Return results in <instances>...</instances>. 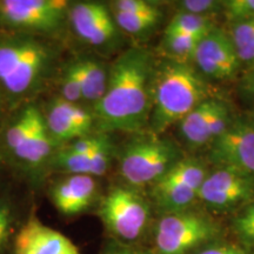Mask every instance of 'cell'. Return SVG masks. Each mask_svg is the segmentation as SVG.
Returning a JSON list of instances; mask_svg holds the SVG:
<instances>
[{"label": "cell", "instance_id": "484cf974", "mask_svg": "<svg viewBox=\"0 0 254 254\" xmlns=\"http://www.w3.org/2000/svg\"><path fill=\"white\" fill-rule=\"evenodd\" d=\"M58 97L62 99L77 105H81V101H84L80 81H79V78L74 68H73L71 62H68L66 65L64 64L62 69H60L58 75Z\"/></svg>", "mask_w": 254, "mask_h": 254}, {"label": "cell", "instance_id": "4fadbf2b", "mask_svg": "<svg viewBox=\"0 0 254 254\" xmlns=\"http://www.w3.org/2000/svg\"><path fill=\"white\" fill-rule=\"evenodd\" d=\"M41 111L51 139L58 148L95 132L91 111L81 105L68 103L58 95L41 107Z\"/></svg>", "mask_w": 254, "mask_h": 254}, {"label": "cell", "instance_id": "d6986e66", "mask_svg": "<svg viewBox=\"0 0 254 254\" xmlns=\"http://www.w3.org/2000/svg\"><path fill=\"white\" fill-rule=\"evenodd\" d=\"M26 219L13 196L0 190V254H12L15 236Z\"/></svg>", "mask_w": 254, "mask_h": 254}, {"label": "cell", "instance_id": "9a60e30c", "mask_svg": "<svg viewBox=\"0 0 254 254\" xmlns=\"http://www.w3.org/2000/svg\"><path fill=\"white\" fill-rule=\"evenodd\" d=\"M12 254H81L74 243L31 214L15 236Z\"/></svg>", "mask_w": 254, "mask_h": 254}, {"label": "cell", "instance_id": "d4e9b609", "mask_svg": "<svg viewBox=\"0 0 254 254\" xmlns=\"http://www.w3.org/2000/svg\"><path fill=\"white\" fill-rule=\"evenodd\" d=\"M232 230L240 240V245L254 250V199L241 207L232 220Z\"/></svg>", "mask_w": 254, "mask_h": 254}, {"label": "cell", "instance_id": "4316f807", "mask_svg": "<svg viewBox=\"0 0 254 254\" xmlns=\"http://www.w3.org/2000/svg\"><path fill=\"white\" fill-rule=\"evenodd\" d=\"M178 12H186L196 15L215 17L220 12H224V1L215 0H183L177 2Z\"/></svg>", "mask_w": 254, "mask_h": 254}, {"label": "cell", "instance_id": "8992f818", "mask_svg": "<svg viewBox=\"0 0 254 254\" xmlns=\"http://www.w3.org/2000/svg\"><path fill=\"white\" fill-rule=\"evenodd\" d=\"M97 213L114 241L125 245H136L151 222L150 201L127 185L112 187L100 199Z\"/></svg>", "mask_w": 254, "mask_h": 254}, {"label": "cell", "instance_id": "e0dca14e", "mask_svg": "<svg viewBox=\"0 0 254 254\" xmlns=\"http://www.w3.org/2000/svg\"><path fill=\"white\" fill-rule=\"evenodd\" d=\"M69 62L80 81L84 101L94 106L106 92L110 68L93 56L82 55Z\"/></svg>", "mask_w": 254, "mask_h": 254}, {"label": "cell", "instance_id": "f1b7e54d", "mask_svg": "<svg viewBox=\"0 0 254 254\" xmlns=\"http://www.w3.org/2000/svg\"><path fill=\"white\" fill-rule=\"evenodd\" d=\"M192 254H253L252 251L246 249L240 244L222 243V241H213L201 249H199Z\"/></svg>", "mask_w": 254, "mask_h": 254}, {"label": "cell", "instance_id": "603a6c76", "mask_svg": "<svg viewBox=\"0 0 254 254\" xmlns=\"http://www.w3.org/2000/svg\"><path fill=\"white\" fill-rule=\"evenodd\" d=\"M207 174V170L201 161L196 159H180L160 180L180 184L200 190Z\"/></svg>", "mask_w": 254, "mask_h": 254}, {"label": "cell", "instance_id": "9c48e42d", "mask_svg": "<svg viewBox=\"0 0 254 254\" xmlns=\"http://www.w3.org/2000/svg\"><path fill=\"white\" fill-rule=\"evenodd\" d=\"M68 27L82 44L94 50H111L119 43V27L110 7L103 2H69Z\"/></svg>", "mask_w": 254, "mask_h": 254}, {"label": "cell", "instance_id": "83f0119b", "mask_svg": "<svg viewBox=\"0 0 254 254\" xmlns=\"http://www.w3.org/2000/svg\"><path fill=\"white\" fill-rule=\"evenodd\" d=\"M224 13L231 23L254 18V0H227L224 1Z\"/></svg>", "mask_w": 254, "mask_h": 254}, {"label": "cell", "instance_id": "30bf717a", "mask_svg": "<svg viewBox=\"0 0 254 254\" xmlns=\"http://www.w3.org/2000/svg\"><path fill=\"white\" fill-rule=\"evenodd\" d=\"M198 199L214 212L244 207L254 199V177L232 168L218 167L207 174Z\"/></svg>", "mask_w": 254, "mask_h": 254}, {"label": "cell", "instance_id": "f546056e", "mask_svg": "<svg viewBox=\"0 0 254 254\" xmlns=\"http://www.w3.org/2000/svg\"><path fill=\"white\" fill-rule=\"evenodd\" d=\"M158 4L148 0H117L109 6L112 12H124V13H136V12L150 11L158 7Z\"/></svg>", "mask_w": 254, "mask_h": 254}, {"label": "cell", "instance_id": "52a82bcc", "mask_svg": "<svg viewBox=\"0 0 254 254\" xmlns=\"http://www.w3.org/2000/svg\"><path fill=\"white\" fill-rule=\"evenodd\" d=\"M220 234V226L207 214L190 209L163 214L154 226L153 254H192Z\"/></svg>", "mask_w": 254, "mask_h": 254}, {"label": "cell", "instance_id": "ba28073f", "mask_svg": "<svg viewBox=\"0 0 254 254\" xmlns=\"http://www.w3.org/2000/svg\"><path fill=\"white\" fill-rule=\"evenodd\" d=\"M66 0H0V28L55 39L68 26Z\"/></svg>", "mask_w": 254, "mask_h": 254}, {"label": "cell", "instance_id": "5b68a950", "mask_svg": "<svg viewBox=\"0 0 254 254\" xmlns=\"http://www.w3.org/2000/svg\"><path fill=\"white\" fill-rule=\"evenodd\" d=\"M182 159L173 141L154 135H138L127 141L118 157L119 174L127 186H153Z\"/></svg>", "mask_w": 254, "mask_h": 254}, {"label": "cell", "instance_id": "ffe728a7", "mask_svg": "<svg viewBox=\"0 0 254 254\" xmlns=\"http://www.w3.org/2000/svg\"><path fill=\"white\" fill-rule=\"evenodd\" d=\"M112 14L120 31L135 37H141L146 33H150L157 27L161 18V11L159 6L145 12H136V13L112 12Z\"/></svg>", "mask_w": 254, "mask_h": 254}, {"label": "cell", "instance_id": "1f68e13d", "mask_svg": "<svg viewBox=\"0 0 254 254\" xmlns=\"http://www.w3.org/2000/svg\"><path fill=\"white\" fill-rule=\"evenodd\" d=\"M239 90L241 94L249 99H254V63L247 66L240 78Z\"/></svg>", "mask_w": 254, "mask_h": 254}, {"label": "cell", "instance_id": "7402d4cb", "mask_svg": "<svg viewBox=\"0 0 254 254\" xmlns=\"http://www.w3.org/2000/svg\"><path fill=\"white\" fill-rule=\"evenodd\" d=\"M205 37V36H204ZM204 37L186 36V34H172L164 36L161 41V52L166 60L178 64H190L200 40Z\"/></svg>", "mask_w": 254, "mask_h": 254}, {"label": "cell", "instance_id": "cb8c5ba5", "mask_svg": "<svg viewBox=\"0 0 254 254\" xmlns=\"http://www.w3.org/2000/svg\"><path fill=\"white\" fill-rule=\"evenodd\" d=\"M228 37L233 44L241 65L254 63V18L231 23Z\"/></svg>", "mask_w": 254, "mask_h": 254}, {"label": "cell", "instance_id": "2e32d148", "mask_svg": "<svg viewBox=\"0 0 254 254\" xmlns=\"http://www.w3.org/2000/svg\"><path fill=\"white\" fill-rule=\"evenodd\" d=\"M50 199L64 217L73 218L91 208L98 194L97 178L68 174L50 187Z\"/></svg>", "mask_w": 254, "mask_h": 254}, {"label": "cell", "instance_id": "44dd1931", "mask_svg": "<svg viewBox=\"0 0 254 254\" xmlns=\"http://www.w3.org/2000/svg\"><path fill=\"white\" fill-rule=\"evenodd\" d=\"M215 27L217 26H215L214 17L177 12L165 28L164 36L186 34V36L204 37Z\"/></svg>", "mask_w": 254, "mask_h": 254}, {"label": "cell", "instance_id": "3957f363", "mask_svg": "<svg viewBox=\"0 0 254 254\" xmlns=\"http://www.w3.org/2000/svg\"><path fill=\"white\" fill-rule=\"evenodd\" d=\"M214 97L205 78L190 64L165 60L155 67L148 127L160 135L179 124L190 111Z\"/></svg>", "mask_w": 254, "mask_h": 254}, {"label": "cell", "instance_id": "4dcf8cb0", "mask_svg": "<svg viewBox=\"0 0 254 254\" xmlns=\"http://www.w3.org/2000/svg\"><path fill=\"white\" fill-rule=\"evenodd\" d=\"M101 254H153V252L136 245H125L118 241H113L105 247Z\"/></svg>", "mask_w": 254, "mask_h": 254}, {"label": "cell", "instance_id": "d6a6232c", "mask_svg": "<svg viewBox=\"0 0 254 254\" xmlns=\"http://www.w3.org/2000/svg\"><path fill=\"white\" fill-rule=\"evenodd\" d=\"M7 109H8V106H7V104H6L4 95H2L1 91H0V119L2 118V116H4V113L6 112V110Z\"/></svg>", "mask_w": 254, "mask_h": 254}, {"label": "cell", "instance_id": "5bb4252c", "mask_svg": "<svg viewBox=\"0 0 254 254\" xmlns=\"http://www.w3.org/2000/svg\"><path fill=\"white\" fill-rule=\"evenodd\" d=\"M192 63L202 77L220 81L233 79L243 66L228 33L219 27L200 40Z\"/></svg>", "mask_w": 254, "mask_h": 254}, {"label": "cell", "instance_id": "7c38bea8", "mask_svg": "<svg viewBox=\"0 0 254 254\" xmlns=\"http://www.w3.org/2000/svg\"><path fill=\"white\" fill-rule=\"evenodd\" d=\"M233 120L228 104L212 97L199 104L179 123L184 142L193 150L211 145Z\"/></svg>", "mask_w": 254, "mask_h": 254}, {"label": "cell", "instance_id": "7a4b0ae2", "mask_svg": "<svg viewBox=\"0 0 254 254\" xmlns=\"http://www.w3.org/2000/svg\"><path fill=\"white\" fill-rule=\"evenodd\" d=\"M55 39L4 31L0 33V91L8 109L33 103L63 65Z\"/></svg>", "mask_w": 254, "mask_h": 254}, {"label": "cell", "instance_id": "ac0fdd59", "mask_svg": "<svg viewBox=\"0 0 254 254\" xmlns=\"http://www.w3.org/2000/svg\"><path fill=\"white\" fill-rule=\"evenodd\" d=\"M198 190L166 180H159L152 186V199L163 214L186 211L198 199Z\"/></svg>", "mask_w": 254, "mask_h": 254}, {"label": "cell", "instance_id": "8fae6325", "mask_svg": "<svg viewBox=\"0 0 254 254\" xmlns=\"http://www.w3.org/2000/svg\"><path fill=\"white\" fill-rule=\"evenodd\" d=\"M208 158L218 167H227L254 177V122L233 119L209 145Z\"/></svg>", "mask_w": 254, "mask_h": 254}, {"label": "cell", "instance_id": "277c9868", "mask_svg": "<svg viewBox=\"0 0 254 254\" xmlns=\"http://www.w3.org/2000/svg\"><path fill=\"white\" fill-rule=\"evenodd\" d=\"M58 147L47 131L41 107L28 103L14 110L0 131V151L12 165L33 180L50 171Z\"/></svg>", "mask_w": 254, "mask_h": 254}, {"label": "cell", "instance_id": "6da1fadb", "mask_svg": "<svg viewBox=\"0 0 254 254\" xmlns=\"http://www.w3.org/2000/svg\"><path fill=\"white\" fill-rule=\"evenodd\" d=\"M155 67L147 49L131 47L119 55L104 97L92 106L95 132L140 133L148 127Z\"/></svg>", "mask_w": 254, "mask_h": 254}]
</instances>
